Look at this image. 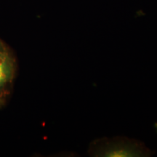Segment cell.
Listing matches in <instances>:
<instances>
[{"label":"cell","mask_w":157,"mask_h":157,"mask_svg":"<svg viewBox=\"0 0 157 157\" xmlns=\"http://www.w3.org/2000/svg\"><path fill=\"white\" fill-rule=\"evenodd\" d=\"M88 153L95 157H146L152 155L151 151L144 143L126 137L97 139L90 143Z\"/></svg>","instance_id":"6da1fadb"},{"label":"cell","mask_w":157,"mask_h":157,"mask_svg":"<svg viewBox=\"0 0 157 157\" xmlns=\"http://www.w3.org/2000/svg\"><path fill=\"white\" fill-rule=\"evenodd\" d=\"M12 70V61L8 55L0 50V88L10 78Z\"/></svg>","instance_id":"7a4b0ae2"}]
</instances>
